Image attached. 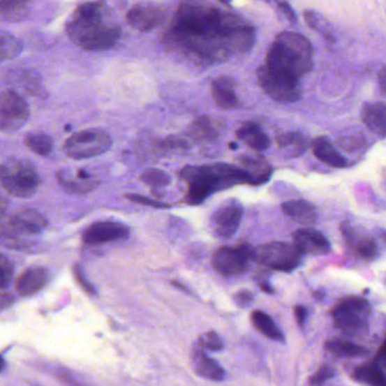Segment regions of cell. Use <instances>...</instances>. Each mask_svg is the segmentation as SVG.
Returning <instances> with one entry per match:
<instances>
[{"label": "cell", "instance_id": "1", "mask_svg": "<svg viewBox=\"0 0 386 386\" xmlns=\"http://www.w3.org/2000/svg\"><path fill=\"white\" fill-rule=\"evenodd\" d=\"M171 42L202 62H223L234 53L250 50L255 30L233 13L208 0H183L175 13Z\"/></svg>", "mask_w": 386, "mask_h": 386}, {"label": "cell", "instance_id": "2", "mask_svg": "<svg viewBox=\"0 0 386 386\" xmlns=\"http://www.w3.org/2000/svg\"><path fill=\"white\" fill-rule=\"evenodd\" d=\"M103 1L83 3L67 24V33L74 45L86 51L109 50L121 38L118 25L106 21Z\"/></svg>", "mask_w": 386, "mask_h": 386}, {"label": "cell", "instance_id": "3", "mask_svg": "<svg viewBox=\"0 0 386 386\" xmlns=\"http://www.w3.org/2000/svg\"><path fill=\"white\" fill-rule=\"evenodd\" d=\"M312 43L309 38L294 32L278 34L269 47L265 65L269 68L301 80L313 70Z\"/></svg>", "mask_w": 386, "mask_h": 386}, {"label": "cell", "instance_id": "4", "mask_svg": "<svg viewBox=\"0 0 386 386\" xmlns=\"http://www.w3.org/2000/svg\"><path fill=\"white\" fill-rule=\"evenodd\" d=\"M0 181L9 195L27 199L36 193L41 177L36 166L29 159L9 157L0 164Z\"/></svg>", "mask_w": 386, "mask_h": 386}, {"label": "cell", "instance_id": "5", "mask_svg": "<svg viewBox=\"0 0 386 386\" xmlns=\"http://www.w3.org/2000/svg\"><path fill=\"white\" fill-rule=\"evenodd\" d=\"M180 177L189 183L186 201L191 206L202 204L215 192L230 188L219 164L186 166L180 172Z\"/></svg>", "mask_w": 386, "mask_h": 386}, {"label": "cell", "instance_id": "6", "mask_svg": "<svg viewBox=\"0 0 386 386\" xmlns=\"http://www.w3.org/2000/svg\"><path fill=\"white\" fill-rule=\"evenodd\" d=\"M331 316L338 330L347 334H359L369 327L371 307L365 298L349 296L336 304Z\"/></svg>", "mask_w": 386, "mask_h": 386}, {"label": "cell", "instance_id": "7", "mask_svg": "<svg viewBox=\"0 0 386 386\" xmlns=\"http://www.w3.org/2000/svg\"><path fill=\"white\" fill-rule=\"evenodd\" d=\"M258 82L269 98L281 103L297 102L303 94L299 80L269 68L267 65L258 70Z\"/></svg>", "mask_w": 386, "mask_h": 386}, {"label": "cell", "instance_id": "8", "mask_svg": "<svg viewBox=\"0 0 386 386\" xmlns=\"http://www.w3.org/2000/svg\"><path fill=\"white\" fill-rule=\"evenodd\" d=\"M304 254L292 243L272 242L254 251V260L276 272H290L301 265Z\"/></svg>", "mask_w": 386, "mask_h": 386}, {"label": "cell", "instance_id": "9", "mask_svg": "<svg viewBox=\"0 0 386 386\" xmlns=\"http://www.w3.org/2000/svg\"><path fill=\"white\" fill-rule=\"evenodd\" d=\"M111 144L112 139L105 131L89 129L69 137L64 144V149L70 158L85 159L106 153Z\"/></svg>", "mask_w": 386, "mask_h": 386}, {"label": "cell", "instance_id": "10", "mask_svg": "<svg viewBox=\"0 0 386 386\" xmlns=\"http://www.w3.org/2000/svg\"><path fill=\"white\" fill-rule=\"evenodd\" d=\"M30 117L25 98L14 89L0 93V133H14L23 128Z\"/></svg>", "mask_w": 386, "mask_h": 386}, {"label": "cell", "instance_id": "11", "mask_svg": "<svg viewBox=\"0 0 386 386\" xmlns=\"http://www.w3.org/2000/svg\"><path fill=\"white\" fill-rule=\"evenodd\" d=\"M254 251L246 244L223 246L214 253L212 265L219 274L228 277L244 274L254 260Z\"/></svg>", "mask_w": 386, "mask_h": 386}, {"label": "cell", "instance_id": "12", "mask_svg": "<svg viewBox=\"0 0 386 386\" xmlns=\"http://www.w3.org/2000/svg\"><path fill=\"white\" fill-rule=\"evenodd\" d=\"M243 216V208L237 201H228L214 212L211 228L216 236L230 239L239 230Z\"/></svg>", "mask_w": 386, "mask_h": 386}, {"label": "cell", "instance_id": "13", "mask_svg": "<svg viewBox=\"0 0 386 386\" xmlns=\"http://www.w3.org/2000/svg\"><path fill=\"white\" fill-rule=\"evenodd\" d=\"M165 16V9L156 3H139L128 12L127 23L135 30L149 32L158 27Z\"/></svg>", "mask_w": 386, "mask_h": 386}, {"label": "cell", "instance_id": "14", "mask_svg": "<svg viewBox=\"0 0 386 386\" xmlns=\"http://www.w3.org/2000/svg\"><path fill=\"white\" fill-rule=\"evenodd\" d=\"M129 228L114 221H98L86 228L83 241L87 245L104 244L128 239Z\"/></svg>", "mask_w": 386, "mask_h": 386}, {"label": "cell", "instance_id": "15", "mask_svg": "<svg viewBox=\"0 0 386 386\" xmlns=\"http://www.w3.org/2000/svg\"><path fill=\"white\" fill-rule=\"evenodd\" d=\"M341 234L360 259L371 261L378 257V242L371 235L362 233L348 223L341 225Z\"/></svg>", "mask_w": 386, "mask_h": 386}, {"label": "cell", "instance_id": "16", "mask_svg": "<svg viewBox=\"0 0 386 386\" xmlns=\"http://www.w3.org/2000/svg\"><path fill=\"white\" fill-rule=\"evenodd\" d=\"M32 236L25 233L13 215L0 212V245L7 248L21 250L32 244Z\"/></svg>", "mask_w": 386, "mask_h": 386}, {"label": "cell", "instance_id": "17", "mask_svg": "<svg viewBox=\"0 0 386 386\" xmlns=\"http://www.w3.org/2000/svg\"><path fill=\"white\" fill-rule=\"evenodd\" d=\"M57 181L65 191L75 195L89 193L98 186V181L85 170H60L57 172Z\"/></svg>", "mask_w": 386, "mask_h": 386}, {"label": "cell", "instance_id": "18", "mask_svg": "<svg viewBox=\"0 0 386 386\" xmlns=\"http://www.w3.org/2000/svg\"><path fill=\"white\" fill-rule=\"evenodd\" d=\"M6 83L13 87L22 89L31 96L45 98L47 96L45 84L42 82L40 75L30 69H21V70L9 71L5 77Z\"/></svg>", "mask_w": 386, "mask_h": 386}, {"label": "cell", "instance_id": "19", "mask_svg": "<svg viewBox=\"0 0 386 386\" xmlns=\"http://www.w3.org/2000/svg\"><path fill=\"white\" fill-rule=\"evenodd\" d=\"M294 244L303 254L311 255H322L329 253L331 251V244L321 232L313 228H301L296 230L294 235Z\"/></svg>", "mask_w": 386, "mask_h": 386}, {"label": "cell", "instance_id": "20", "mask_svg": "<svg viewBox=\"0 0 386 386\" xmlns=\"http://www.w3.org/2000/svg\"><path fill=\"white\" fill-rule=\"evenodd\" d=\"M49 279V272L43 267H30L22 272L16 281L15 289L18 295H34L38 290L45 286Z\"/></svg>", "mask_w": 386, "mask_h": 386}, {"label": "cell", "instance_id": "21", "mask_svg": "<svg viewBox=\"0 0 386 386\" xmlns=\"http://www.w3.org/2000/svg\"><path fill=\"white\" fill-rule=\"evenodd\" d=\"M235 80L230 77H221L211 84L212 98L216 105L223 110H235L239 106V100L235 94Z\"/></svg>", "mask_w": 386, "mask_h": 386}, {"label": "cell", "instance_id": "22", "mask_svg": "<svg viewBox=\"0 0 386 386\" xmlns=\"http://www.w3.org/2000/svg\"><path fill=\"white\" fill-rule=\"evenodd\" d=\"M225 122L209 117H200L190 124L188 133L197 142H212L221 136L225 130Z\"/></svg>", "mask_w": 386, "mask_h": 386}, {"label": "cell", "instance_id": "23", "mask_svg": "<svg viewBox=\"0 0 386 386\" xmlns=\"http://www.w3.org/2000/svg\"><path fill=\"white\" fill-rule=\"evenodd\" d=\"M362 119L366 127L378 136L386 137V103L371 102L364 105Z\"/></svg>", "mask_w": 386, "mask_h": 386}, {"label": "cell", "instance_id": "24", "mask_svg": "<svg viewBox=\"0 0 386 386\" xmlns=\"http://www.w3.org/2000/svg\"><path fill=\"white\" fill-rule=\"evenodd\" d=\"M191 359L193 369L201 378L210 380H223L226 376L223 367L207 356L206 352L199 347L192 352Z\"/></svg>", "mask_w": 386, "mask_h": 386}, {"label": "cell", "instance_id": "25", "mask_svg": "<svg viewBox=\"0 0 386 386\" xmlns=\"http://www.w3.org/2000/svg\"><path fill=\"white\" fill-rule=\"evenodd\" d=\"M283 214L289 218L305 226L314 225L318 221V214L316 206L305 200H290L281 206Z\"/></svg>", "mask_w": 386, "mask_h": 386}, {"label": "cell", "instance_id": "26", "mask_svg": "<svg viewBox=\"0 0 386 386\" xmlns=\"http://www.w3.org/2000/svg\"><path fill=\"white\" fill-rule=\"evenodd\" d=\"M18 226L30 236H36L47 228V219L41 212L31 208H22L13 214Z\"/></svg>", "mask_w": 386, "mask_h": 386}, {"label": "cell", "instance_id": "27", "mask_svg": "<svg viewBox=\"0 0 386 386\" xmlns=\"http://www.w3.org/2000/svg\"><path fill=\"white\" fill-rule=\"evenodd\" d=\"M239 168L248 175L250 186L263 184L272 177V166L263 159L243 156L239 158Z\"/></svg>", "mask_w": 386, "mask_h": 386}, {"label": "cell", "instance_id": "28", "mask_svg": "<svg viewBox=\"0 0 386 386\" xmlns=\"http://www.w3.org/2000/svg\"><path fill=\"white\" fill-rule=\"evenodd\" d=\"M313 153L321 162L332 168H342L347 166V161L334 148V144L327 137H318L313 142Z\"/></svg>", "mask_w": 386, "mask_h": 386}, {"label": "cell", "instance_id": "29", "mask_svg": "<svg viewBox=\"0 0 386 386\" xmlns=\"http://www.w3.org/2000/svg\"><path fill=\"white\" fill-rule=\"evenodd\" d=\"M242 142L254 151H265L268 149L270 139L268 135L254 122H246L236 133Z\"/></svg>", "mask_w": 386, "mask_h": 386}, {"label": "cell", "instance_id": "30", "mask_svg": "<svg viewBox=\"0 0 386 386\" xmlns=\"http://www.w3.org/2000/svg\"><path fill=\"white\" fill-rule=\"evenodd\" d=\"M30 14V0H0V20L20 23Z\"/></svg>", "mask_w": 386, "mask_h": 386}, {"label": "cell", "instance_id": "31", "mask_svg": "<svg viewBox=\"0 0 386 386\" xmlns=\"http://www.w3.org/2000/svg\"><path fill=\"white\" fill-rule=\"evenodd\" d=\"M251 320L255 329L265 336H268L269 339L281 342L285 339L283 332L276 325L274 320L262 311H254L251 316Z\"/></svg>", "mask_w": 386, "mask_h": 386}, {"label": "cell", "instance_id": "32", "mask_svg": "<svg viewBox=\"0 0 386 386\" xmlns=\"http://www.w3.org/2000/svg\"><path fill=\"white\" fill-rule=\"evenodd\" d=\"M354 378L358 382L369 386H386V376L382 369L374 364L358 366L354 371Z\"/></svg>", "mask_w": 386, "mask_h": 386}, {"label": "cell", "instance_id": "33", "mask_svg": "<svg viewBox=\"0 0 386 386\" xmlns=\"http://www.w3.org/2000/svg\"><path fill=\"white\" fill-rule=\"evenodd\" d=\"M325 348L336 356L342 357V358H355V357L365 356L367 354V349L362 346L341 339L329 340L325 343Z\"/></svg>", "mask_w": 386, "mask_h": 386}, {"label": "cell", "instance_id": "34", "mask_svg": "<svg viewBox=\"0 0 386 386\" xmlns=\"http://www.w3.org/2000/svg\"><path fill=\"white\" fill-rule=\"evenodd\" d=\"M25 144L30 151L38 156L47 157L52 153L53 140L47 133L41 131L30 133L25 137Z\"/></svg>", "mask_w": 386, "mask_h": 386}, {"label": "cell", "instance_id": "35", "mask_svg": "<svg viewBox=\"0 0 386 386\" xmlns=\"http://www.w3.org/2000/svg\"><path fill=\"white\" fill-rule=\"evenodd\" d=\"M23 50L22 42L8 32H0V64L15 59Z\"/></svg>", "mask_w": 386, "mask_h": 386}, {"label": "cell", "instance_id": "36", "mask_svg": "<svg viewBox=\"0 0 386 386\" xmlns=\"http://www.w3.org/2000/svg\"><path fill=\"white\" fill-rule=\"evenodd\" d=\"M304 16H305V21L310 25L312 30L316 31L318 34H321L329 42L336 41L334 27L323 16L320 15L318 13L314 12V10H307Z\"/></svg>", "mask_w": 386, "mask_h": 386}, {"label": "cell", "instance_id": "37", "mask_svg": "<svg viewBox=\"0 0 386 386\" xmlns=\"http://www.w3.org/2000/svg\"><path fill=\"white\" fill-rule=\"evenodd\" d=\"M279 147L285 148L290 151L292 156H298L305 151L307 148L306 139L302 136L301 133H289L278 137Z\"/></svg>", "mask_w": 386, "mask_h": 386}, {"label": "cell", "instance_id": "38", "mask_svg": "<svg viewBox=\"0 0 386 386\" xmlns=\"http://www.w3.org/2000/svg\"><path fill=\"white\" fill-rule=\"evenodd\" d=\"M142 181L147 186H151L154 190L162 189L171 182V177L165 172L158 168H148L142 175Z\"/></svg>", "mask_w": 386, "mask_h": 386}, {"label": "cell", "instance_id": "39", "mask_svg": "<svg viewBox=\"0 0 386 386\" xmlns=\"http://www.w3.org/2000/svg\"><path fill=\"white\" fill-rule=\"evenodd\" d=\"M14 277V265L5 254L0 253V289L8 288Z\"/></svg>", "mask_w": 386, "mask_h": 386}, {"label": "cell", "instance_id": "40", "mask_svg": "<svg viewBox=\"0 0 386 386\" xmlns=\"http://www.w3.org/2000/svg\"><path fill=\"white\" fill-rule=\"evenodd\" d=\"M198 347L202 350L221 351L224 349V342L215 332H207L200 336Z\"/></svg>", "mask_w": 386, "mask_h": 386}, {"label": "cell", "instance_id": "41", "mask_svg": "<svg viewBox=\"0 0 386 386\" xmlns=\"http://www.w3.org/2000/svg\"><path fill=\"white\" fill-rule=\"evenodd\" d=\"M334 374H336V371L334 367L329 365L321 366L316 374L311 378L310 384L312 386H322L327 383L330 378H334Z\"/></svg>", "mask_w": 386, "mask_h": 386}, {"label": "cell", "instance_id": "42", "mask_svg": "<svg viewBox=\"0 0 386 386\" xmlns=\"http://www.w3.org/2000/svg\"><path fill=\"white\" fill-rule=\"evenodd\" d=\"M73 272H74L75 279H76L78 285L89 295H95L96 290H95L94 286L87 281V278H86L85 274H84L83 269L80 268V265H75Z\"/></svg>", "mask_w": 386, "mask_h": 386}, {"label": "cell", "instance_id": "43", "mask_svg": "<svg viewBox=\"0 0 386 386\" xmlns=\"http://www.w3.org/2000/svg\"><path fill=\"white\" fill-rule=\"evenodd\" d=\"M127 199L133 201V202H136V204L144 205V206L151 207V208H158V209H165L168 208V204H164V202H161L158 200H154L151 198L144 197V195H126Z\"/></svg>", "mask_w": 386, "mask_h": 386}, {"label": "cell", "instance_id": "44", "mask_svg": "<svg viewBox=\"0 0 386 386\" xmlns=\"http://www.w3.org/2000/svg\"><path fill=\"white\" fill-rule=\"evenodd\" d=\"M276 3H277L278 10L286 17L287 21L292 24H295L297 22L296 13L294 12V9L287 3L286 0H276Z\"/></svg>", "mask_w": 386, "mask_h": 386}, {"label": "cell", "instance_id": "45", "mask_svg": "<svg viewBox=\"0 0 386 386\" xmlns=\"http://www.w3.org/2000/svg\"><path fill=\"white\" fill-rule=\"evenodd\" d=\"M234 301L235 303L241 307H246L253 302V295L251 294L248 290H243L239 292L234 296Z\"/></svg>", "mask_w": 386, "mask_h": 386}, {"label": "cell", "instance_id": "46", "mask_svg": "<svg viewBox=\"0 0 386 386\" xmlns=\"http://www.w3.org/2000/svg\"><path fill=\"white\" fill-rule=\"evenodd\" d=\"M15 302V297L6 289H0V311L5 310Z\"/></svg>", "mask_w": 386, "mask_h": 386}, {"label": "cell", "instance_id": "47", "mask_svg": "<svg viewBox=\"0 0 386 386\" xmlns=\"http://www.w3.org/2000/svg\"><path fill=\"white\" fill-rule=\"evenodd\" d=\"M294 312H295L296 321H297L298 325L304 327L305 322H306L307 316H309V311H307L306 307L298 305V306L295 307Z\"/></svg>", "mask_w": 386, "mask_h": 386}, {"label": "cell", "instance_id": "48", "mask_svg": "<svg viewBox=\"0 0 386 386\" xmlns=\"http://www.w3.org/2000/svg\"><path fill=\"white\" fill-rule=\"evenodd\" d=\"M5 189H3L1 181H0V212L6 211L7 206H8V201H7L6 195L3 193Z\"/></svg>", "mask_w": 386, "mask_h": 386}, {"label": "cell", "instance_id": "49", "mask_svg": "<svg viewBox=\"0 0 386 386\" xmlns=\"http://www.w3.org/2000/svg\"><path fill=\"white\" fill-rule=\"evenodd\" d=\"M378 85H380V91L386 95V66L378 75Z\"/></svg>", "mask_w": 386, "mask_h": 386}, {"label": "cell", "instance_id": "50", "mask_svg": "<svg viewBox=\"0 0 386 386\" xmlns=\"http://www.w3.org/2000/svg\"><path fill=\"white\" fill-rule=\"evenodd\" d=\"M376 358H378V360L380 364H383V365L386 366V340L385 342H384V345L380 347Z\"/></svg>", "mask_w": 386, "mask_h": 386}, {"label": "cell", "instance_id": "51", "mask_svg": "<svg viewBox=\"0 0 386 386\" xmlns=\"http://www.w3.org/2000/svg\"><path fill=\"white\" fill-rule=\"evenodd\" d=\"M5 367H6V362L3 359V356L0 355V371H3Z\"/></svg>", "mask_w": 386, "mask_h": 386}, {"label": "cell", "instance_id": "52", "mask_svg": "<svg viewBox=\"0 0 386 386\" xmlns=\"http://www.w3.org/2000/svg\"><path fill=\"white\" fill-rule=\"evenodd\" d=\"M380 239H383L386 244V230H382V232H380Z\"/></svg>", "mask_w": 386, "mask_h": 386}, {"label": "cell", "instance_id": "53", "mask_svg": "<svg viewBox=\"0 0 386 386\" xmlns=\"http://www.w3.org/2000/svg\"><path fill=\"white\" fill-rule=\"evenodd\" d=\"M218 1H221V3H224L226 6H228V5L232 3V0H218Z\"/></svg>", "mask_w": 386, "mask_h": 386}, {"label": "cell", "instance_id": "54", "mask_svg": "<svg viewBox=\"0 0 386 386\" xmlns=\"http://www.w3.org/2000/svg\"><path fill=\"white\" fill-rule=\"evenodd\" d=\"M230 147H232V149H236V148H237V144L230 142Z\"/></svg>", "mask_w": 386, "mask_h": 386}]
</instances>
